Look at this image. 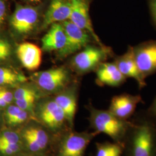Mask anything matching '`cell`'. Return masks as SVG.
Here are the masks:
<instances>
[{
    "mask_svg": "<svg viewBox=\"0 0 156 156\" xmlns=\"http://www.w3.org/2000/svg\"><path fill=\"white\" fill-rule=\"evenodd\" d=\"M123 156H156V119L148 112L130 120Z\"/></svg>",
    "mask_w": 156,
    "mask_h": 156,
    "instance_id": "obj_1",
    "label": "cell"
},
{
    "mask_svg": "<svg viewBox=\"0 0 156 156\" xmlns=\"http://www.w3.org/2000/svg\"><path fill=\"white\" fill-rule=\"evenodd\" d=\"M90 125L98 134L103 133L113 141L123 146L124 141L130 126V120L119 119L111 112L96 109L90 106Z\"/></svg>",
    "mask_w": 156,
    "mask_h": 156,
    "instance_id": "obj_2",
    "label": "cell"
},
{
    "mask_svg": "<svg viewBox=\"0 0 156 156\" xmlns=\"http://www.w3.org/2000/svg\"><path fill=\"white\" fill-rule=\"evenodd\" d=\"M34 120L57 136L62 134L68 126L64 113L54 98L43 97L37 101L34 109Z\"/></svg>",
    "mask_w": 156,
    "mask_h": 156,
    "instance_id": "obj_3",
    "label": "cell"
},
{
    "mask_svg": "<svg viewBox=\"0 0 156 156\" xmlns=\"http://www.w3.org/2000/svg\"><path fill=\"white\" fill-rule=\"evenodd\" d=\"M98 134L95 131L79 133L72 129L60 134L55 156H84L88 145Z\"/></svg>",
    "mask_w": 156,
    "mask_h": 156,
    "instance_id": "obj_4",
    "label": "cell"
},
{
    "mask_svg": "<svg viewBox=\"0 0 156 156\" xmlns=\"http://www.w3.org/2000/svg\"><path fill=\"white\" fill-rule=\"evenodd\" d=\"M32 79L42 93L56 94L67 88L69 77L67 70L62 67L35 73Z\"/></svg>",
    "mask_w": 156,
    "mask_h": 156,
    "instance_id": "obj_5",
    "label": "cell"
},
{
    "mask_svg": "<svg viewBox=\"0 0 156 156\" xmlns=\"http://www.w3.org/2000/svg\"><path fill=\"white\" fill-rule=\"evenodd\" d=\"M61 24L66 34L67 41L63 49L58 51V56L59 58H64L89 45L92 37L70 20L62 22Z\"/></svg>",
    "mask_w": 156,
    "mask_h": 156,
    "instance_id": "obj_6",
    "label": "cell"
},
{
    "mask_svg": "<svg viewBox=\"0 0 156 156\" xmlns=\"http://www.w3.org/2000/svg\"><path fill=\"white\" fill-rule=\"evenodd\" d=\"M109 51L105 46L87 45L73 58V66L80 73H89L98 67L107 57Z\"/></svg>",
    "mask_w": 156,
    "mask_h": 156,
    "instance_id": "obj_7",
    "label": "cell"
},
{
    "mask_svg": "<svg viewBox=\"0 0 156 156\" xmlns=\"http://www.w3.org/2000/svg\"><path fill=\"white\" fill-rule=\"evenodd\" d=\"M39 17L38 8L17 4L12 15V27L17 33L26 35L32 32L37 26Z\"/></svg>",
    "mask_w": 156,
    "mask_h": 156,
    "instance_id": "obj_8",
    "label": "cell"
},
{
    "mask_svg": "<svg viewBox=\"0 0 156 156\" xmlns=\"http://www.w3.org/2000/svg\"><path fill=\"white\" fill-rule=\"evenodd\" d=\"M134 57L140 73L146 79L156 72V40L133 47Z\"/></svg>",
    "mask_w": 156,
    "mask_h": 156,
    "instance_id": "obj_9",
    "label": "cell"
},
{
    "mask_svg": "<svg viewBox=\"0 0 156 156\" xmlns=\"http://www.w3.org/2000/svg\"><path fill=\"white\" fill-rule=\"evenodd\" d=\"M70 1L71 14L69 20L87 32L100 46H104L93 27L90 17L88 2L86 0H70Z\"/></svg>",
    "mask_w": 156,
    "mask_h": 156,
    "instance_id": "obj_10",
    "label": "cell"
},
{
    "mask_svg": "<svg viewBox=\"0 0 156 156\" xmlns=\"http://www.w3.org/2000/svg\"><path fill=\"white\" fill-rule=\"evenodd\" d=\"M142 102L140 95H117L112 98L109 111L118 118L127 120L133 115L138 104Z\"/></svg>",
    "mask_w": 156,
    "mask_h": 156,
    "instance_id": "obj_11",
    "label": "cell"
},
{
    "mask_svg": "<svg viewBox=\"0 0 156 156\" xmlns=\"http://www.w3.org/2000/svg\"><path fill=\"white\" fill-rule=\"evenodd\" d=\"M115 64L118 69L126 78L134 79L140 89L146 86L145 79L140 73L134 57L133 47L129 46L127 51L115 60Z\"/></svg>",
    "mask_w": 156,
    "mask_h": 156,
    "instance_id": "obj_12",
    "label": "cell"
},
{
    "mask_svg": "<svg viewBox=\"0 0 156 156\" xmlns=\"http://www.w3.org/2000/svg\"><path fill=\"white\" fill-rule=\"evenodd\" d=\"M19 132L28 135L33 140L43 153H46L53 142V134L34 119H30L24 124Z\"/></svg>",
    "mask_w": 156,
    "mask_h": 156,
    "instance_id": "obj_13",
    "label": "cell"
},
{
    "mask_svg": "<svg viewBox=\"0 0 156 156\" xmlns=\"http://www.w3.org/2000/svg\"><path fill=\"white\" fill-rule=\"evenodd\" d=\"M54 100L64 112L68 127L73 129L77 108L76 90L75 88H66L56 94Z\"/></svg>",
    "mask_w": 156,
    "mask_h": 156,
    "instance_id": "obj_14",
    "label": "cell"
},
{
    "mask_svg": "<svg viewBox=\"0 0 156 156\" xmlns=\"http://www.w3.org/2000/svg\"><path fill=\"white\" fill-rule=\"evenodd\" d=\"M70 14V0H50L49 8L45 13L42 27L46 28L53 23L68 20Z\"/></svg>",
    "mask_w": 156,
    "mask_h": 156,
    "instance_id": "obj_15",
    "label": "cell"
},
{
    "mask_svg": "<svg viewBox=\"0 0 156 156\" xmlns=\"http://www.w3.org/2000/svg\"><path fill=\"white\" fill-rule=\"evenodd\" d=\"M97 82L100 85L118 87L123 84L126 78L118 69L115 62H102L97 67Z\"/></svg>",
    "mask_w": 156,
    "mask_h": 156,
    "instance_id": "obj_16",
    "label": "cell"
},
{
    "mask_svg": "<svg viewBox=\"0 0 156 156\" xmlns=\"http://www.w3.org/2000/svg\"><path fill=\"white\" fill-rule=\"evenodd\" d=\"M17 56L23 67L30 71L38 68L42 61V52L37 45L30 42H24L19 45Z\"/></svg>",
    "mask_w": 156,
    "mask_h": 156,
    "instance_id": "obj_17",
    "label": "cell"
},
{
    "mask_svg": "<svg viewBox=\"0 0 156 156\" xmlns=\"http://www.w3.org/2000/svg\"><path fill=\"white\" fill-rule=\"evenodd\" d=\"M66 34L61 23H55L42 38V49L45 51H60L66 44Z\"/></svg>",
    "mask_w": 156,
    "mask_h": 156,
    "instance_id": "obj_18",
    "label": "cell"
},
{
    "mask_svg": "<svg viewBox=\"0 0 156 156\" xmlns=\"http://www.w3.org/2000/svg\"><path fill=\"white\" fill-rule=\"evenodd\" d=\"M27 79L21 73L6 67H0V86L25 83Z\"/></svg>",
    "mask_w": 156,
    "mask_h": 156,
    "instance_id": "obj_19",
    "label": "cell"
},
{
    "mask_svg": "<svg viewBox=\"0 0 156 156\" xmlns=\"http://www.w3.org/2000/svg\"><path fill=\"white\" fill-rule=\"evenodd\" d=\"M42 91L34 86L25 84L20 86L15 90L13 93L14 100H20L28 98L40 99L43 97L42 96Z\"/></svg>",
    "mask_w": 156,
    "mask_h": 156,
    "instance_id": "obj_20",
    "label": "cell"
},
{
    "mask_svg": "<svg viewBox=\"0 0 156 156\" xmlns=\"http://www.w3.org/2000/svg\"><path fill=\"white\" fill-rule=\"evenodd\" d=\"M95 156H123V146L117 143H97Z\"/></svg>",
    "mask_w": 156,
    "mask_h": 156,
    "instance_id": "obj_21",
    "label": "cell"
},
{
    "mask_svg": "<svg viewBox=\"0 0 156 156\" xmlns=\"http://www.w3.org/2000/svg\"><path fill=\"white\" fill-rule=\"evenodd\" d=\"M24 151L22 144H0V153L4 156H16Z\"/></svg>",
    "mask_w": 156,
    "mask_h": 156,
    "instance_id": "obj_22",
    "label": "cell"
},
{
    "mask_svg": "<svg viewBox=\"0 0 156 156\" xmlns=\"http://www.w3.org/2000/svg\"><path fill=\"white\" fill-rule=\"evenodd\" d=\"M22 144L19 131L6 130L0 133V144Z\"/></svg>",
    "mask_w": 156,
    "mask_h": 156,
    "instance_id": "obj_23",
    "label": "cell"
},
{
    "mask_svg": "<svg viewBox=\"0 0 156 156\" xmlns=\"http://www.w3.org/2000/svg\"><path fill=\"white\" fill-rule=\"evenodd\" d=\"M11 54V46L5 39L0 38V61L8 58Z\"/></svg>",
    "mask_w": 156,
    "mask_h": 156,
    "instance_id": "obj_24",
    "label": "cell"
},
{
    "mask_svg": "<svg viewBox=\"0 0 156 156\" xmlns=\"http://www.w3.org/2000/svg\"><path fill=\"white\" fill-rule=\"evenodd\" d=\"M20 110L21 109L16 105H11L8 107L5 113L6 123L7 124H8L15 117V116Z\"/></svg>",
    "mask_w": 156,
    "mask_h": 156,
    "instance_id": "obj_25",
    "label": "cell"
},
{
    "mask_svg": "<svg viewBox=\"0 0 156 156\" xmlns=\"http://www.w3.org/2000/svg\"><path fill=\"white\" fill-rule=\"evenodd\" d=\"M0 97L9 105L14 100L13 93L2 86H0Z\"/></svg>",
    "mask_w": 156,
    "mask_h": 156,
    "instance_id": "obj_26",
    "label": "cell"
},
{
    "mask_svg": "<svg viewBox=\"0 0 156 156\" xmlns=\"http://www.w3.org/2000/svg\"><path fill=\"white\" fill-rule=\"evenodd\" d=\"M152 20L156 26V0H147Z\"/></svg>",
    "mask_w": 156,
    "mask_h": 156,
    "instance_id": "obj_27",
    "label": "cell"
},
{
    "mask_svg": "<svg viewBox=\"0 0 156 156\" xmlns=\"http://www.w3.org/2000/svg\"><path fill=\"white\" fill-rule=\"evenodd\" d=\"M6 6L4 0H0V27L5 18Z\"/></svg>",
    "mask_w": 156,
    "mask_h": 156,
    "instance_id": "obj_28",
    "label": "cell"
},
{
    "mask_svg": "<svg viewBox=\"0 0 156 156\" xmlns=\"http://www.w3.org/2000/svg\"><path fill=\"white\" fill-rule=\"evenodd\" d=\"M147 112L156 119V97L154 101H153Z\"/></svg>",
    "mask_w": 156,
    "mask_h": 156,
    "instance_id": "obj_29",
    "label": "cell"
},
{
    "mask_svg": "<svg viewBox=\"0 0 156 156\" xmlns=\"http://www.w3.org/2000/svg\"><path fill=\"white\" fill-rule=\"evenodd\" d=\"M16 156H48L45 153H33L26 151H23Z\"/></svg>",
    "mask_w": 156,
    "mask_h": 156,
    "instance_id": "obj_30",
    "label": "cell"
},
{
    "mask_svg": "<svg viewBox=\"0 0 156 156\" xmlns=\"http://www.w3.org/2000/svg\"><path fill=\"white\" fill-rule=\"evenodd\" d=\"M7 105H8V104L0 97V108H4Z\"/></svg>",
    "mask_w": 156,
    "mask_h": 156,
    "instance_id": "obj_31",
    "label": "cell"
},
{
    "mask_svg": "<svg viewBox=\"0 0 156 156\" xmlns=\"http://www.w3.org/2000/svg\"><path fill=\"white\" fill-rule=\"evenodd\" d=\"M26 1H28L29 2H32V3H38L40 2L42 0H25Z\"/></svg>",
    "mask_w": 156,
    "mask_h": 156,
    "instance_id": "obj_32",
    "label": "cell"
}]
</instances>
